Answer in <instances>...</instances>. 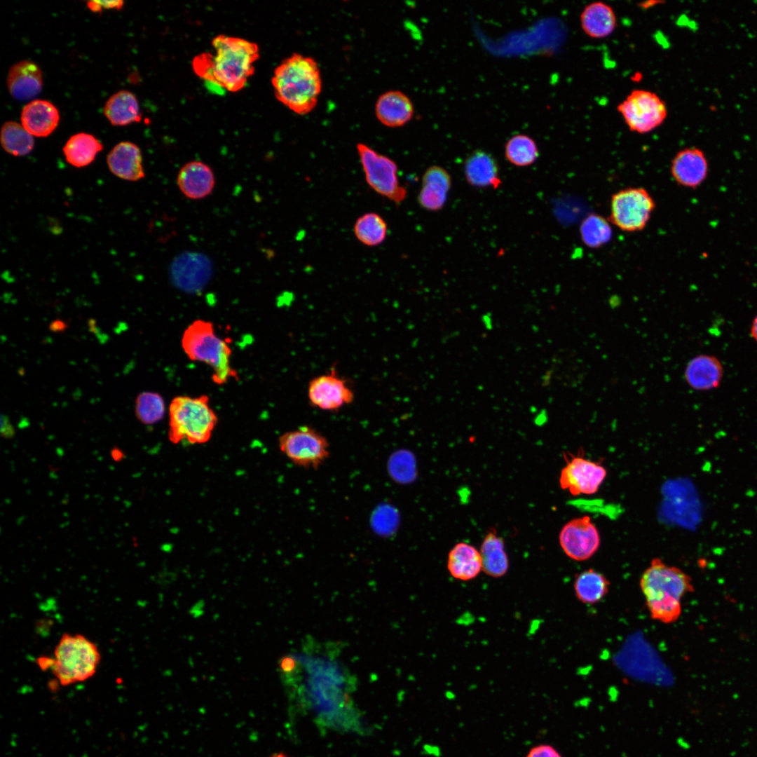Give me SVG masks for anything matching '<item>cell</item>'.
I'll use <instances>...</instances> for the list:
<instances>
[{"label":"cell","mask_w":757,"mask_h":757,"mask_svg":"<svg viewBox=\"0 0 757 757\" xmlns=\"http://www.w3.org/2000/svg\"><path fill=\"white\" fill-rule=\"evenodd\" d=\"M276 98L293 112L304 115L316 107L322 90L318 62L293 53L275 68L271 80Z\"/></svg>","instance_id":"3"},{"label":"cell","mask_w":757,"mask_h":757,"mask_svg":"<svg viewBox=\"0 0 757 757\" xmlns=\"http://www.w3.org/2000/svg\"><path fill=\"white\" fill-rule=\"evenodd\" d=\"M451 185V177L446 170L439 165L429 167L422 177V186L417 198L419 205L431 212L442 210Z\"/></svg>","instance_id":"15"},{"label":"cell","mask_w":757,"mask_h":757,"mask_svg":"<svg viewBox=\"0 0 757 757\" xmlns=\"http://www.w3.org/2000/svg\"><path fill=\"white\" fill-rule=\"evenodd\" d=\"M750 332L751 337L757 342V315L752 321Z\"/></svg>","instance_id":"39"},{"label":"cell","mask_w":757,"mask_h":757,"mask_svg":"<svg viewBox=\"0 0 757 757\" xmlns=\"http://www.w3.org/2000/svg\"><path fill=\"white\" fill-rule=\"evenodd\" d=\"M135 412L142 423L154 425L161 421L165 415V401L158 393L142 392L136 397Z\"/></svg>","instance_id":"33"},{"label":"cell","mask_w":757,"mask_h":757,"mask_svg":"<svg viewBox=\"0 0 757 757\" xmlns=\"http://www.w3.org/2000/svg\"><path fill=\"white\" fill-rule=\"evenodd\" d=\"M67 325L66 322L62 320H56L53 321L50 325V329L52 332H62L66 329Z\"/></svg>","instance_id":"37"},{"label":"cell","mask_w":757,"mask_h":757,"mask_svg":"<svg viewBox=\"0 0 757 757\" xmlns=\"http://www.w3.org/2000/svg\"><path fill=\"white\" fill-rule=\"evenodd\" d=\"M414 104L410 98L400 90H389L376 100L375 114L384 125L397 128L404 125L413 118Z\"/></svg>","instance_id":"18"},{"label":"cell","mask_w":757,"mask_h":757,"mask_svg":"<svg viewBox=\"0 0 757 757\" xmlns=\"http://www.w3.org/2000/svg\"><path fill=\"white\" fill-rule=\"evenodd\" d=\"M356 147L368 185L397 205L403 202L407 191L400 182L397 163L366 144L358 143Z\"/></svg>","instance_id":"7"},{"label":"cell","mask_w":757,"mask_h":757,"mask_svg":"<svg viewBox=\"0 0 757 757\" xmlns=\"http://www.w3.org/2000/svg\"><path fill=\"white\" fill-rule=\"evenodd\" d=\"M104 113L114 125H125L141 120L137 100L127 90H121L111 96L105 104Z\"/></svg>","instance_id":"27"},{"label":"cell","mask_w":757,"mask_h":757,"mask_svg":"<svg viewBox=\"0 0 757 757\" xmlns=\"http://www.w3.org/2000/svg\"><path fill=\"white\" fill-rule=\"evenodd\" d=\"M482 571L492 578H500L509 568V559L505 551L503 539L498 536L494 529L484 536L480 546Z\"/></svg>","instance_id":"25"},{"label":"cell","mask_w":757,"mask_h":757,"mask_svg":"<svg viewBox=\"0 0 757 757\" xmlns=\"http://www.w3.org/2000/svg\"><path fill=\"white\" fill-rule=\"evenodd\" d=\"M464 175L467 182L477 188L497 189L502 183L496 159L483 150L475 151L468 156Z\"/></svg>","instance_id":"21"},{"label":"cell","mask_w":757,"mask_h":757,"mask_svg":"<svg viewBox=\"0 0 757 757\" xmlns=\"http://www.w3.org/2000/svg\"><path fill=\"white\" fill-rule=\"evenodd\" d=\"M278 445L291 462L306 469H318L330 455L327 439L308 425L285 432L280 436Z\"/></svg>","instance_id":"9"},{"label":"cell","mask_w":757,"mask_h":757,"mask_svg":"<svg viewBox=\"0 0 757 757\" xmlns=\"http://www.w3.org/2000/svg\"><path fill=\"white\" fill-rule=\"evenodd\" d=\"M100 660L93 641L81 634L65 633L55 647L50 669L61 685L67 686L91 678Z\"/></svg>","instance_id":"5"},{"label":"cell","mask_w":757,"mask_h":757,"mask_svg":"<svg viewBox=\"0 0 757 757\" xmlns=\"http://www.w3.org/2000/svg\"><path fill=\"white\" fill-rule=\"evenodd\" d=\"M269 757H289V756L283 753H278L273 754V755H272V756H271Z\"/></svg>","instance_id":"40"},{"label":"cell","mask_w":757,"mask_h":757,"mask_svg":"<svg viewBox=\"0 0 757 757\" xmlns=\"http://www.w3.org/2000/svg\"><path fill=\"white\" fill-rule=\"evenodd\" d=\"M60 120L57 109L46 100H35L22 110L21 122L32 136L46 137L57 128Z\"/></svg>","instance_id":"22"},{"label":"cell","mask_w":757,"mask_h":757,"mask_svg":"<svg viewBox=\"0 0 757 757\" xmlns=\"http://www.w3.org/2000/svg\"><path fill=\"white\" fill-rule=\"evenodd\" d=\"M671 175L679 185L696 189L707 179L709 163L704 151L695 146L678 151L672 158Z\"/></svg>","instance_id":"14"},{"label":"cell","mask_w":757,"mask_h":757,"mask_svg":"<svg viewBox=\"0 0 757 757\" xmlns=\"http://www.w3.org/2000/svg\"><path fill=\"white\" fill-rule=\"evenodd\" d=\"M218 418L206 395L174 397L169 407L168 439L175 444L207 442Z\"/></svg>","instance_id":"4"},{"label":"cell","mask_w":757,"mask_h":757,"mask_svg":"<svg viewBox=\"0 0 757 757\" xmlns=\"http://www.w3.org/2000/svg\"><path fill=\"white\" fill-rule=\"evenodd\" d=\"M307 393L313 407L327 411H336L354 400L353 389L334 369L310 380Z\"/></svg>","instance_id":"12"},{"label":"cell","mask_w":757,"mask_h":757,"mask_svg":"<svg viewBox=\"0 0 757 757\" xmlns=\"http://www.w3.org/2000/svg\"><path fill=\"white\" fill-rule=\"evenodd\" d=\"M639 585L651 618L664 624L679 618L681 599L694 591L692 578L687 573L659 558L652 559Z\"/></svg>","instance_id":"2"},{"label":"cell","mask_w":757,"mask_h":757,"mask_svg":"<svg viewBox=\"0 0 757 757\" xmlns=\"http://www.w3.org/2000/svg\"><path fill=\"white\" fill-rule=\"evenodd\" d=\"M583 32L592 39H604L613 33L617 17L613 8L606 3L595 1L587 4L580 15Z\"/></svg>","instance_id":"23"},{"label":"cell","mask_w":757,"mask_h":757,"mask_svg":"<svg viewBox=\"0 0 757 757\" xmlns=\"http://www.w3.org/2000/svg\"><path fill=\"white\" fill-rule=\"evenodd\" d=\"M609 586L607 578L592 568L577 575L573 584L577 599L586 604L600 601L608 594Z\"/></svg>","instance_id":"28"},{"label":"cell","mask_w":757,"mask_h":757,"mask_svg":"<svg viewBox=\"0 0 757 757\" xmlns=\"http://www.w3.org/2000/svg\"><path fill=\"white\" fill-rule=\"evenodd\" d=\"M579 231L582 241L590 248L602 247L610 242L613 236L609 221L596 213L588 214L582 221Z\"/></svg>","instance_id":"32"},{"label":"cell","mask_w":757,"mask_h":757,"mask_svg":"<svg viewBox=\"0 0 757 757\" xmlns=\"http://www.w3.org/2000/svg\"><path fill=\"white\" fill-rule=\"evenodd\" d=\"M182 347L187 357L209 365L213 371L212 380L223 384L236 376L231 366V350L228 343L217 334L213 324L196 320L184 330Z\"/></svg>","instance_id":"6"},{"label":"cell","mask_w":757,"mask_h":757,"mask_svg":"<svg viewBox=\"0 0 757 757\" xmlns=\"http://www.w3.org/2000/svg\"><path fill=\"white\" fill-rule=\"evenodd\" d=\"M107 163L110 172L121 179L136 182L145 177L141 151L132 142L116 144L108 154Z\"/></svg>","instance_id":"16"},{"label":"cell","mask_w":757,"mask_h":757,"mask_svg":"<svg viewBox=\"0 0 757 757\" xmlns=\"http://www.w3.org/2000/svg\"><path fill=\"white\" fill-rule=\"evenodd\" d=\"M564 458L566 465L559 477L561 488L573 496L595 493L606 477L605 468L582 455L565 453Z\"/></svg>","instance_id":"11"},{"label":"cell","mask_w":757,"mask_h":757,"mask_svg":"<svg viewBox=\"0 0 757 757\" xmlns=\"http://www.w3.org/2000/svg\"><path fill=\"white\" fill-rule=\"evenodd\" d=\"M505 156L509 163L515 166L526 167L537 160L539 150L533 138L524 134H517L506 142Z\"/></svg>","instance_id":"31"},{"label":"cell","mask_w":757,"mask_h":757,"mask_svg":"<svg viewBox=\"0 0 757 757\" xmlns=\"http://www.w3.org/2000/svg\"><path fill=\"white\" fill-rule=\"evenodd\" d=\"M214 53H203L192 61L194 72L214 90L236 92L253 74L259 57L257 43L244 39L218 35L212 39Z\"/></svg>","instance_id":"1"},{"label":"cell","mask_w":757,"mask_h":757,"mask_svg":"<svg viewBox=\"0 0 757 757\" xmlns=\"http://www.w3.org/2000/svg\"><path fill=\"white\" fill-rule=\"evenodd\" d=\"M618 113L632 132L646 134L660 127L666 120V102L655 93L634 89L617 106Z\"/></svg>","instance_id":"8"},{"label":"cell","mask_w":757,"mask_h":757,"mask_svg":"<svg viewBox=\"0 0 757 757\" xmlns=\"http://www.w3.org/2000/svg\"><path fill=\"white\" fill-rule=\"evenodd\" d=\"M655 203L642 187H629L612 195L609 221L627 232L640 231L647 226Z\"/></svg>","instance_id":"10"},{"label":"cell","mask_w":757,"mask_h":757,"mask_svg":"<svg viewBox=\"0 0 757 757\" xmlns=\"http://www.w3.org/2000/svg\"><path fill=\"white\" fill-rule=\"evenodd\" d=\"M721 361L711 355H699L692 358L685 368L686 383L696 390H709L719 386L723 378Z\"/></svg>","instance_id":"20"},{"label":"cell","mask_w":757,"mask_h":757,"mask_svg":"<svg viewBox=\"0 0 757 757\" xmlns=\"http://www.w3.org/2000/svg\"><path fill=\"white\" fill-rule=\"evenodd\" d=\"M123 1H90L88 3L89 8L93 11H100L102 8H119L123 5Z\"/></svg>","instance_id":"36"},{"label":"cell","mask_w":757,"mask_h":757,"mask_svg":"<svg viewBox=\"0 0 757 757\" xmlns=\"http://www.w3.org/2000/svg\"><path fill=\"white\" fill-rule=\"evenodd\" d=\"M1 143L7 153L15 156L27 155L34 146L32 135L15 121H7L1 127Z\"/></svg>","instance_id":"30"},{"label":"cell","mask_w":757,"mask_h":757,"mask_svg":"<svg viewBox=\"0 0 757 757\" xmlns=\"http://www.w3.org/2000/svg\"><path fill=\"white\" fill-rule=\"evenodd\" d=\"M526 757H562L553 746L548 744H540L533 747Z\"/></svg>","instance_id":"34"},{"label":"cell","mask_w":757,"mask_h":757,"mask_svg":"<svg viewBox=\"0 0 757 757\" xmlns=\"http://www.w3.org/2000/svg\"><path fill=\"white\" fill-rule=\"evenodd\" d=\"M111 456L115 461H122L124 458L123 451L119 448H113L111 450Z\"/></svg>","instance_id":"38"},{"label":"cell","mask_w":757,"mask_h":757,"mask_svg":"<svg viewBox=\"0 0 757 757\" xmlns=\"http://www.w3.org/2000/svg\"><path fill=\"white\" fill-rule=\"evenodd\" d=\"M177 182L187 198L198 200L209 196L214 187L215 178L211 168L201 161L184 164L178 172Z\"/></svg>","instance_id":"17"},{"label":"cell","mask_w":757,"mask_h":757,"mask_svg":"<svg viewBox=\"0 0 757 757\" xmlns=\"http://www.w3.org/2000/svg\"><path fill=\"white\" fill-rule=\"evenodd\" d=\"M42 72L40 68L29 60L13 64L7 76V86L11 95L18 100H29L36 97L42 88Z\"/></svg>","instance_id":"19"},{"label":"cell","mask_w":757,"mask_h":757,"mask_svg":"<svg viewBox=\"0 0 757 757\" xmlns=\"http://www.w3.org/2000/svg\"><path fill=\"white\" fill-rule=\"evenodd\" d=\"M446 566L453 578L462 581L472 580L482 571L480 552L467 543H458L449 551Z\"/></svg>","instance_id":"24"},{"label":"cell","mask_w":757,"mask_h":757,"mask_svg":"<svg viewBox=\"0 0 757 757\" xmlns=\"http://www.w3.org/2000/svg\"><path fill=\"white\" fill-rule=\"evenodd\" d=\"M102 149V144L93 135L80 132L67 140L63 153L68 163L76 168H83L90 165Z\"/></svg>","instance_id":"26"},{"label":"cell","mask_w":757,"mask_h":757,"mask_svg":"<svg viewBox=\"0 0 757 757\" xmlns=\"http://www.w3.org/2000/svg\"><path fill=\"white\" fill-rule=\"evenodd\" d=\"M559 541L564 553L575 561H585L598 550L599 531L588 516L573 519L561 528Z\"/></svg>","instance_id":"13"},{"label":"cell","mask_w":757,"mask_h":757,"mask_svg":"<svg viewBox=\"0 0 757 757\" xmlns=\"http://www.w3.org/2000/svg\"><path fill=\"white\" fill-rule=\"evenodd\" d=\"M353 231L356 238L363 245L374 247L386 240L388 226L380 214L367 212L357 219Z\"/></svg>","instance_id":"29"},{"label":"cell","mask_w":757,"mask_h":757,"mask_svg":"<svg viewBox=\"0 0 757 757\" xmlns=\"http://www.w3.org/2000/svg\"><path fill=\"white\" fill-rule=\"evenodd\" d=\"M1 435L4 438L11 439L15 435V430L6 415L1 416Z\"/></svg>","instance_id":"35"}]
</instances>
